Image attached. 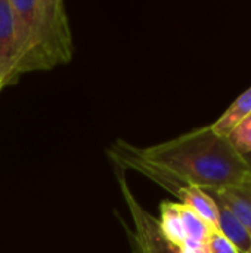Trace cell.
Listing matches in <instances>:
<instances>
[{"mask_svg": "<svg viewBox=\"0 0 251 253\" xmlns=\"http://www.w3.org/2000/svg\"><path fill=\"white\" fill-rule=\"evenodd\" d=\"M215 200V199H213ZM216 202V200H215ZM217 205V228L219 231L238 249L240 253H247L251 248V237L240 222V219L222 203Z\"/></svg>", "mask_w": 251, "mask_h": 253, "instance_id": "8992f818", "label": "cell"}, {"mask_svg": "<svg viewBox=\"0 0 251 253\" xmlns=\"http://www.w3.org/2000/svg\"><path fill=\"white\" fill-rule=\"evenodd\" d=\"M247 253H251V248H250V251H249V252H247Z\"/></svg>", "mask_w": 251, "mask_h": 253, "instance_id": "2e32d148", "label": "cell"}, {"mask_svg": "<svg viewBox=\"0 0 251 253\" xmlns=\"http://www.w3.org/2000/svg\"><path fill=\"white\" fill-rule=\"evenodd\" d=\"M209 253H240L238 249L217 230H212L207 240Z\"/></svg>", "mask_w": 251, "mask_h": 253, "instance_id": "8fae6325", "label": "cell"}, {"mask_svg": "<svg viewBox=\"0 0 251 253\" xmlns=\"http://www.w3.org/2000/svg\"><path fill=\"white\" fill-rule=\"evenodd\" d=\"M160 230L163 236L175 245L178 249H180L185 242H186V234L183 228V222L180 218V211H179V203L176 202H163L160 205Z\"/></svg>", "mask_w": 251, "mask_h": 253, "instance_id": "52a82bcc", "label": "cell"}, {"mask_svg": "<svg viewBox=\"0 0 251 253\" xmlns=\"http://www.w3.org/2000/svg\"><path fill=\"white\" fill-rule=\"evenodd\" d=\"M16 18V77L49 71L72 59V31L62 0H10Z\"/></svg>", "mask_w": 251, "mask_h": 253, "instance_id": "7a4b0ae2", "label": "cell"}, {"mask_svg": "<svg viewBox=\"0 0 251 253\" xmlns=\"http://www.w3.org/2000/svg\"><path fill=\"white\" fill-rule=\"evenodd\" d=\"M251 113V87L247 89L244 93H241L234 102L232 105L213 123L210 125L213 132L228 138L229 133L235 129V126L244 120Z\"/></svg>", "mask_w": 251, "mask_h": 253, "instance_id": "ba28073f", "label": "cell"}, {"mask_svg": "<svg viewBox=\"0 0 251 253\" xmlns=\"http://www.w3.org/2000/svg\"><path fill=\"white\" fill-rule=\"evenodd\" d=\"M179 211H180V218H182V222H183L186 240L207 243L209 236H210L213 228L203 218H200L194 211L186 208L185 205L179 203Z\"/></svg>", "mask_w": 251, "mask_h": 253, "instance_id": "9c48e42d", "label": "cell"}, {"mask_svg": "<svg viewBox=\"0 0 251 253\" xmlns=\"http://www.w3.org/2000/svg\"><path fill=\"white\" fill-rule=\"evenodd\" d=\"M206 193H209L216 202L226 206L240 219L251 237V190L222 188Z\"/></svg>", "mask_w": 251, "mask_h": 253, "instance_id": "5b68a950", "label": "cell"}, {"mask_svg": "<svg viewBox=\"0 0 251 253\" xmlns=\"http://www.w3.org/2000/svg\"><path fill=\"white\" fill-rule=\"evenodd\" d=\"M115 169V176L118 182V188L121 191V196L124 199V203L129 209V213L133 221V231L127 228V225L123 222L124 230L129 236V242L135 245V248L139 253H180V251L172 245L161 233L158 219L152 216L136 199L133 194L127 179L126 173L121 169Z\"/></svg>", "mask_w": 251, "mask_h": 253, "instance_id": "3957f363", "label": "cell"}, {"mask_svg": "<svg viewBox=\"0 0 251 253\" xmlns=\"http://www.w3.org/2000/svg\"><path fill=\"white\" fill-rule=\"evenodd\" d=\"M3 89V84H1V80H0V90Z\"/></svg>", "mask_w": 251, "mask_h": 253, "instance_id": "9a60e30c", "label": "cell"}, {"mask_svg": "<svg viewBox=\"0 0 251 253\" xmlns=\"http://www.w3.org/2000/svg\"><path fill=\"white\" fill-rule=\"evenodd\" d=\"M179 251H180V253H209L207 243L194 242V240H186L185 245Z\"/></svg>", "mask_w": 251, "mask_h": 253, "instance_id": "7c38bea8", "label": "cell"}, {"mask_svg": "<svg viewBox=\"0 0 251 253\" xmlns=\"http://www.w3.org/2000/svg\"><path fill=\"white\" fill-rule=\"evenodd\" d=\"M16 18L10 0H0V80L3 87L16 84L18 64Z\"/></svg>", "mask_w": 251, "mask_h": 253, "instance_id": "277c9868", "label": "cell"}, {"mask_svg": "<svg viewBox=\"0 0 251 253\" xmlns=\"http://www.w3.org/2000/svg\"><path fill=\"white\" fill-rule=\"evenodd\" d=\"M228 141L241 156L251 154V113L235 126L229 133Z\"/></svg>", "mask_w": 251, "mask_h": 253, "instance_id": "30bf717a", "label": "cell"}, {"mask_svg": "<svg viewBox=\"0 0 251 253\" xmlns=\"http://www.w3.org/2000/svg\"><path fill=\"white\" fill-rule=\"evenodd\" d=\"M244 159H246V160L249 162V165L251 166V154H247V156H244Z\"/></svg>", "mask_w": 251, "mask_h": 253, "instance_id": "5bb4252c", "label": "cell"}, {"mask_svg": "<svg viewBox=\"0 0 251 253\" xmlns=\"http://www.w3.org/2000/svg\"><path fill=\"white\" fill-rule=\"evenodd\" d=\"M130 251H132V253H139V251H138V249L135 248V245H132V243H130Z\"/></svg>", "mask_w": 251, "mask_h": 253, "instance_id": "4fadbf2b", "label": "cell"}, {"mask_svg": "<svg viewBox=\"0 0 251 253\" xmlns=\"http://www.w3.org/2000/svg\"><path fill=\"white\" fill-rule=\"evenodd\" d=\"M132 153L175 181L204 191L222 188L251 190V166L235 151L228 138L204 126L175 139L135 147Z\"/></svg>", "mask_w": 251, "mask_h": 253, "instance_id": "6da1fadb", "label": "cell"}]
</instances>
